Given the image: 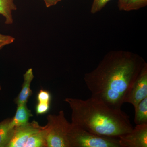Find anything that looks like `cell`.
<instances>
[{
    "mask_svg": "<svg viewBox=\"0 0 147 147\" xmlns=\"http://www.w3.org/2000/svg\"><path fill=\"white\" fill-rule=\"evenodd\" d=\"M146 63L137 54L119 50L105 55L84 80L92 96L110 107L121 109L130 87Z\"/></svg>",
    "mask_w": 147,
    "mask_h": 147,
    "instance_id": "cell-1",
    "label": "cell"
},
{
    "mask_svg": "<svg viewBox=\"0 0 147 147\" xmlns=\"http://www.w3.org/2000/svg\"><path fill=\"white\" fill-rule=\"evenodd\" d=\"M71 108V124L93 134L117 137L129 133L133 127L129 117L121 109L110 107L92 96L86 100L65 99Z\"/></svg>",
    "mask_w": 147,
    "mask_h": 147,
    "instance_id": "cell-2",
    "label": "cell"
},
{
    "mask_svg": "<svg viewBox=\"0 0 147 147\" xmlns=\"http://www.w3.org/2000/svg\"><path fill=\"white\" fill-rule=\"evenodd\" d=\"M45 127L46 147H70L69 134L71 123L66 119L63 110L58 115L48 116Z\"/></svg>",
    "mask_w": 147,
    "mask_h": 147,
    "instance_id": "cell-3",
    "label": "cell"
},
{
    "mask_svg": "<svg viewBox=\"0 0 147 147\" xmlns=\"http://www.w3.org/2000/svg\"><path fill=\"white\" fill-rule=\"evenodd\" d=\"M69 142L70 147H120L117 137L99 136L71 124Z\"/></svg>",
    "mask_w": 147,
    "mask_h": 147,
    "instance_id": "cell-4",
    "label": "cell"
},
{
    "mask_svg": "<svg viewBox=\"0 0 147 147\" xmlns=\"http://www.w3.org/2000/svg\"><path fill=\"white\" fill-rule=\"evenodd\" d=\"M147 97V64L145 63L125 96L124 102L132 104L135 108Z\"/></svg>",
    "mask_w": 147,
    "mask_h": 147,
    "instance_id": "cell-5",
    "label": "cell"
},
{
    "mask_svg": "<svg viewBox=\"0 0 147 147\" xmlns=\"http://www.w3.org/2000/svg\"><path fill=\"white\" fill-rule=\"evenodd\" d=\"M118 138L120 147H147V123L137 125L132 131Z\"/></svg>",
    "mask_w": 147,
    "mask_h": 147,
    "instance_id": "cell-6",
    "label": "cell"
},
{
    "mask_svg": "<svg viewBox=\"0 0 147 147\" xmlns=\"http://www.w3.org/2000/svg\"><path fill=\"white\" fill-rule=\"evenodd\" d=\"M37 122L33 121L26 124L14 127V131L7 147H25L29 138L42 127Z\"/></svg>",
    "mask_w": 147,
    "mask_h": 147,
    "instance_id": "cell-7",
    "label": "cell"
},
{
    "mask_svg": "<svg viewBox=\"0 0 147 147\" xmlns=\"http://www.w3.org/2000/svg\"><path fill=\"white\" fill-rule=\"evenodd\" d=\"M24 82L22 89L16 100L17 106L27 103L29 98L32 93L30 85L34 77L32 69H28L24 74Z\"/></svg>",
    "mask_w": 147,
    "mask_h": 147,
    "instance_id": "cell-8",
    "label": "cell"
},
{
    "mask_svg": "<svg viewBox=\"0 0 147 147\" xmlns=\"http://www.w3.org/2000/svg\"><path fill=\"white\" fill-rule=\"evenodd\" d=\"M31 116L30 110L28 109L26 103L18 105L15 116L11 120V127L14 128L26 124L28 123L29 118Z\"/></svg>",
    "mask_w": 147,
    "mask_h": 147,
    "instance_id": "cell-9",
    "label": "cell"
},
{
    "mask_svg": "<svg viewBox=\"0 0 147 147\" xmlns=\"http://www.w3.org/2000/svg\"><path fill=\"white\" fill-rule=\"evenodd\" d=\"M11 119L0 123V147H7L13 135L14 128L10 126Z\"/></svg>",
    "mask_w": 147,
    "mask_h": 147,
    "instance_id": "cell-10",
    "label": "cell"
},
{
    "mask_svg": "<svg viewBox=\"0 0 147 147\" xmlns=\"http://www.w3.org/2000/svg\"><path fill=\"white\" fill-rule=\"evenodd\" d=\"M46 147V129L45 126L32 134L29 138L25 147Z\"/></svg>",
    "mask_w": 147,
    "mask_h": 147,
    "instance_id": "cell-11",
    "label": "cell"
},
{
    "mask_svg": "<svg viewBox=\"0 0 147 147\" xmlns=\"http://www.w3.org/2000/svg\"><path fill=\"white\" fill-rule=\"evenodd\" d=\"M17 9L13 0H0V15L5 18V24H13L12 12Z\"/></svg>",
    "mask_w": 147,
    "mask_h": 147,
    "instance_id": "cell-12",
    "label": "cell"
},
{
    "mask_svg": "<svg viewBox=\"0 0 147 147\" xmlns=\"http://www.w3.org/2000/svg\"><path fill=\"white\" fill-rule=\"evenodd\" d=\"M134 110V122L136 125L147 123V97L139 102Z\"/></svg>",
    "mask_w": 147,
    "mask_h": 147,
    "instance_id": "cell-13",
    "label": "cell"
},
{
    "mask_svg": "<svg viewBox=\"0 0 147 147\" xmlns=\"http://www.w3.org/2000/svg\"><path fill=\"white\" fill-rule=\"evenodd\" d=\"M147 5V0H128L123 11H129L137 10Z\"/></svg>",
    "mask_w": 147,
    "mask_h": 147,
    "instance_id": "cell-14",
    "label": "cell"
},
{
    "mask_svg": "<svg viewBox=\"0 0 147 147\" xmlns=\"http://www.w3.org/2000/svg\"><path fill=\"white\" fill-rule=\"evenodd\" d=\"M111 0H93L91 12L92 14H94L100 11Z\"/></svg>",
    "mask_w": 147,
    "mask_h": 147,
    "instance_id": "cell-15",
    "label": "cell"
},
{
    "mask_svg": "<svg viewBox=\"0 0 147 147\" xmlns=\"http://www.w3.org/2000/svg\"><path fill=\"white\" fill-rule=\"evenodd\" d=\"M37 100L38 102L50 103L51 100V95L49 92L40 90L37 95Z\"/></svg>",
    "mask_w": 147,
    "mask_h": 147,
    "instance_id": "cell-16",
    "label": "cell"
},
{
    "mask_svg": "<svg viewBox=\"0 0 147 147\" xmlns=\"http://www.w3.org/2000/svg\"><path fill=\"white\" fill-rule=\"evenodd\" d=\"M50 108V103L47 102H38L36 105V113L38 115L45 114L48 112Z\"/></svg>",
    "mask_w": 147,
    "mask_h": 147,
    "instance_id": "cell-17",
    "label": "cell"
},
{
    "mask_svg": "<svg viewBox=\"0 0 147 147\" xmlns=\"http://www.w3.org/2000/svg\"><path fill=\"white\" fill-rule=\"evenodd\" d=\"M15 38L9 35H5L0 34V43L5 45L11 44L14 41Z\"/></svg>",
    "mask_w": 147,
    "mask_h": 147,
    "instance_id": "cell-18",
    "label": "cell"
},
{
    "mask_svg": "<svg viewBox=\"0 0 147 147\" xmlns=\"http://www.w3.org/2000/svg\"><path fill=\"white\" fill-rule=\"evenodd\" d=\"M45 2L46 7H49L57 4L61 0H43Z\"/></svg>",
    "mask_w": 147,
    "mask_h": 147,
    "instance_id": "cell-19",
    "label": "cell"
},
{
    "mask_svg": "<svg viewBox=\"0 0 147 147\" xmlns=\"http://www.w3.org/2000/svg\"><path fill=\"white\" fill-rule=\"evenodd\" d=\"M128 0H118V7L120 10H123Z\"/></svg>",
    "mask_w": 147,
    "mask_h": 147,
    "instance_id": "cell-20",
    "label": "cell"
},
{
    "mask_svg": "<svg viewBox=\"0 0 147 147\" xmlns=\"http://www.w3.org/2000/svg\"><path fill=\"white\" fill-rule=\"evenodd\" d=\"M5 46V45H4V44H1V43H0V50H1L3 47H4Z\"/></svg>",
    "mask_w": 147,
    "mask_h": 147,
    "instance_id": "cell-21",
    "label": "cell"
},
{
    "mask_svg": "<svg viewBox=\"0 0 147 147\" xmlns=\"http://www.w3.org/2000/svg\"><path fill=\"white\" fill-rule=\"evenodd\" d=\"M1 90V85H0V90Z\"/></svg>",
    "mask_w": 147,
    "mask_h": 147,
    "instance_id": "cell-22",
    "label": "cell"
}]
</instances>
